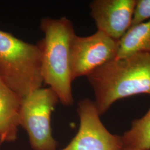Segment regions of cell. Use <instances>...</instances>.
<instances>
[{
    "mask_svg": "<svg viewBox=\"0 0 150 150\" xmlns=\"http://www.w3.org/2000/svg\"><path fill=\"white\" fill-rule=\"evenodd\" d=\"M121 138L126 147L150 150V108L143 117L134 120Z\"/></svg>",
    "mask_w": 150,
    "mask_h": 150,
    "instance_id": "cell-10",
    "label": "cell"
},
{
    "mask_svg": "<svg viewBox=\"0 0 150 150\" xmlns=\"http://www.w3.org/2000/svg\"><path fill=\"white\" fill-rule=\"evenodd\" d=\"M136 0H95L90 14L97 30L120 41L131 26Z\"/></svg>",
    "mask_w": 150,
    "mask_h": 150,
    "instance_id": "cell-7",
    "label": "cell"
},
{
    "mask_svg": "<svg viewBox=\"0 0 150 150\" xmlns=\"http://www.w3.org/2000/svg\"><path fill=\"white\" fill-rule=\"evenodd\" d=\"M86 77L101 116L117 100L139 94L150 95V52L116 58Z\"/></svg>",
    "mask_w": 150,
    "mask_h": 150,
    "instance_id": "cell-1",
    "label": "cell"
},
{
    "mask_svg": "<svg viewBox=\"0 0 150 150\" xmlns=\"http://www.w3.org/2000/svg\"><path fill=\"white\" fill-rule=\"evenodd\" d=\"M0 77L22 98L42 87L41 55L38 44L0 30Z\"/></svg>",
    "mask_w": 150,
    "mask_h": 150,
    "instance_id": "cell-3",
    "label": "cell"
},
{
    "mask_svg": "<svg viewBox=\"0 0 150 150\" xmlns=\"http://www.w3.org/2000/svg\"><path fill=\"white\" fill-rule=\"evenodd\" d=\"M59 102L50 88L41 87L22 98L19 126L28 134L33 150H56L57 141L52 134L51 115Z\"/></svg>",
    "mask_w": 150,
    "mask_h": 150,
    "instance_id": "cell-4",
    "label": "cell"
},
{
    "mask_svg": "<svg viewBox=\"0 0 150 150\" xmlns=\"http://www.w3.org/2000/svg\"><path fill=\"white\" fill-rule=\"evenodd\" d=\"M22 99L0 77V144L17 139Z\"/></svg>",
    "mask_w": 150,
    "mask_h": 150,
    "instance_id": "cell-8",
    "label": "cell"
},
{
    "mask_svg": "<svg viewBox=\"0 0 150 150\" xmlns=\"http://www.w3.org/2000/svg\"><path fill=\"white\" fill-rule=\"evenodd\" d=\"M139 52H150V20L129 28L119 41L116 58Z\"/></svg>",
    "mask_w": 150,
    "mask_h": 150,
    "instance_id": "cell-9",
    "label": "cell"
},
{
    "mask_svg": "<svg viewBox=\"0 0 150 150\" xmlns=\"http://www.w3.org/2000/svg\"><path fill=\"white\" fill-rule=\"evenodd\" d=\"M80 127L70 143L61 150H122L121 137L110 133L102 123L95 102L90 99L78 103Z\"/></svg>",
    "mask_w": 150,
    "mask_h": 150,
    "instance_id": "cell-6",
    "label": "cell"
},
{
    "mask_svg": "<svg viewBox=\"0 0 150 150\" xmlns=\"http://www.w3.org/2000/svg\"><path fill=\"white\" fill-rule=\"evenodd\" d=\"M119 41L98 31L81 37L76 35L71 47V67L73 81L87 76L117 57Z\"/></svg>",
    "mask_w": 150,
    "mask_h": 150,
    "instance_id": "cell-5",
    "label": "cell"
},
{
    "mask_svg": "<svg viewBox=\"0 0 150 150\" xmlns=\"http://www.w3.org/2000/svg\"><path fill=\"white\" fill-rule=\"evenodd\" d=\"M149 20H150V0H136L131 26Z\"/></svg>",
    "mask_w": 150,
    "mask_h": 150,
    "instance_id": "cell-11",
    "label": "cell"
},
{
    "mask_svg": "<svg viewBox=\"0 0 150 150\" xmlns=\"http://www.w3.org/2000/svg\"><path fill=\"white\" fill-rule=\"evenodd\" d=\"M122 150H142L138 149H135V148H132V147H126L124 146V148Z\"/></svg>",
    "mask_w": 150,
    "mask_h": 150,
    "instance_id": "cell-12",
    "label": "cell"
},
{
    "mask_svg": "<svg viewBox=\"0 0 150 150\" xmlns=\"http://www.w3.org/2000/svg\"><path fill=\"white\" fill-rule=\"evenodd\" d=\"M40 29L44 38L38 45L41 55L43 83L56 93L63 105H72L71 47L76 35L72 23L66 17H46L41 20Z\"/></svg>",
    "mask_w": 150,
    "mask_h": 150,
    "instance_id": "cell-2",
    "label": "cell"
}]
</instances>
